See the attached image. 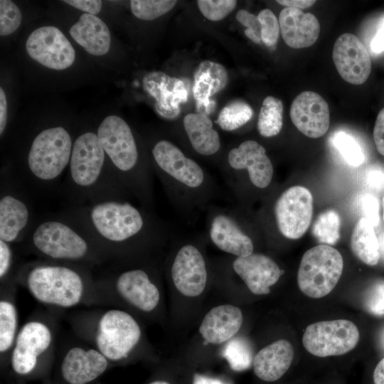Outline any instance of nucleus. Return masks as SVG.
Listing matches in <instances>:
<instances>
[{
    "instance_id": "f03ea898",
    "label": "nucleus",
    "mask_w": 384,
    "mask_h": 384,
    "mask_svg": "<svg viewBox=\"0 0 384 384\" xmlns=\"http://www.w3.org/2000/svg\"><path fill=\"white\" fill-rule=\"evenodd\" d=\"M110 261L124 260L150 233L145 213L119 197L90 201L70 214Z\"/></svg>"
},
{
    "instance_id": "412c9836",
    "label": "nucleus",
    "mask_w": 384,
    "mask_h": 384,
    "mask_svg": "<svg viewBox=\"0 0 384 384\" xmlns=\"http://www.w3.org/2000/svg\"><path fill=\"white\" fill-rule=\"evenodd\" d=\"M228 162L235 170H246L252 183L259 188H266L272 181V162L265 149L254 140H246L238 147L232 149L228 155Z\"/></svg>"
},
{
    "instance_id": "de8ad7c7",
    "label": "nucleus",
    "mask_w": 384,
    "mask_h": 384,
    "mask_svg": "<svg viewBox=\"0 0 384 384\" xmlns=\"http://www.w3.org/2000/svg\"><path fill=\"white\" fill-rule=\"evenodd\" d=\"M367 183L372 188L380 190L384 188V171L372 169L368 170L366 176Z\"/></svg>"
},
{
    "instance_id": "72a5a7b5",
    "label": "nucleus",
    "mask_w": 384,
    "mask_h": 384,
    "mask_svg": "<svg viewBox=\"0 0 384 384\" xmlns=\"http://www.w3.org/2000/svg\"><path fill=\"white\" fill-rule=\"evenodd\" d=\"M341 219L334 210L321 213L314 222L311 233L321 245H335L340 238Z\"/></svg>"
},
{
    "instance_id": "a19ab883",
    "label": "nucleus",
    "mask_w": 384,
    "mask_h": 384,
    "mask_svg": "<svg viewBox=\"0 0 384 384\" xmlns=\"http://www.w3.org/2000/svg\"><path fill=\"white\" fill-rule=\"evenodd\" d=\"M364 306L373 315H384V281H378L368 289L364 297Z\"/></svg>"
},
{
    "instance_id": "cd10ccee",
    "label": "nucleus",
    "mask_w": 384,
    "mask_h": 384,
    "mask_svg": "<svg viewBox=\"0 0 384 384\" xmlns=\"http://www.w3.org/2000/svg\"><path fill=\"white\" fill-rule=\"evenodd\" d=\"M294 353L293 346L288 341H276L256 353L252 362L254 373L266 382L278 380L289 368Z\"/></svg>"
},
{
    "instance_id": "6e6d98bb",
    "label": "nucleus",
    "mask_w": 384,
    "mask_h": 384,
    "mask_svg": "<svg viewBox=\"0 0 384 384\" xmlns=\"http://www.w3.org/2000/svg\"><path fill=\"white\" fill-rule=\"evenodd\" d=\"M381 343L383 344V346L384 347V330L382 333V335H381Z\"/></svg>"
},
{
    "instance_id": "bb28decb",
    "label": "nucleus",
    "mask_w": 384,
    "mask_h": 384,
    "mask_svg": "<svg viewBox=\"0 0 384 384\" xmlns=\"http://www.w3.org/2000/svg\"><path fill=\"white\" fill-rule=\"evenodd\" d=\"M209 236L218 249L236 257L253 253L254 245L251 238L227 214L218 213L213 216L210 224Z\"/></svg>"
},
{
    "instance_id": "8fccbe9b",
    "label": "nucleus",
    "mask_w": 384,
    "mask_h": 384,
    "mask_svg": "<svg viewBox=\"0 0 384 384\" xmlns=\"http://www.w3.org/2000/svg\"><path fill=\"white\" fill-rule=\"evenodd\" d=\"M371 50L375 53L384 51V22L379 27L370 43Z\"/></svg>"
},
{
    "instance_id": "9b49d317",
    "label": "nucleus",
    "mask_w": 384,
    "mask_h": 384,
    "mask_svg": "<svg viewBox=\"0 0 384 384\" xmlns=\"http://www.w3.org/2000/svg\"><path fill=\"white\" fill-rule=\"evenodd\" d=\"M343 268L341 254L330 245H319L304 254L299 267L300 290L311 298L329 294L341 278Z\"/></svg>"
},
{
    "instance_id": "4be33fe9",
    "label": "nucleus",
    "mask_w": 384,
    "mask_h": 384,
    "mask_svg": "<svg viewBox=\"0 0 384 384\" xmlns=\"http://www.w3.org/2000/svg\"><path fill=\"white\" fill-rule=\"evenodd\" d=\"M31 223V211L26 199L9 190L1 192L0 240L11 245L22 242Z\"/></svg>"
},
{
    "instance_id": "1a4fd4ad",
    "label": "nucleus",
    "mask_w": 384,
    "mask_h": 384,
    "mask_svg": "<svg viewBox=\"0 0 384 384\" xmlns=\"http://www.w3.org/2000/svg\"><path fill=\"white\" fill-rule=\"evenodd\" d=\"M70 134L62 127L47 128L33 140L27 156V176L37 185L57 181L69 165L73 149Z\"/></svg>"
},
{
    "instance_id": "5701e85b",
    "label": "nucleus",
    "mask_w": 384,
    "mask_h": 384,
    "mask_svg": "<svg viewBox=\"0 0 384 384\" xmlns=\"http://www.w3.org/2000/svg\"><path fill=\"white\" fill-rule=\"evenodd\" d=\"M278 21L283 40L292 48L310 47L319 38L320 24L312 14L286 7L280 11Z\"/></svg>"
},
{
    "instance_id": "f704fd0d",
    "label": "nucleus",
    "mask_w": 384,
    "mask_h": 384,
    "mask_svg": "<svg viewBox=\"0 0 384 384\" xmlns=\"http://www.w3.org/2000/svg\"><path fill=\"white\" fill-rule=\"evenodd\" d=\"M223 356L230 367L235 371L249 368L253 362L251 347L245 338H234L225 346Z\"/></svg>"
},
{
    "instance_id": "2f4dec72",
    "label": "nucleus",
    "mask_w": 384,
    "mask_h": 384,
    "mask_svg": "<svg viewBox=\"0 0 384 384\" xmlns=\"http://www.w3.org/2000/svg\"><path fill=\"white\" fill-rule=\"evenodd\" d=\"M283 125V104L274 97L267 96L262 102L258 116L257 130L264 137L278 134Z\"/></svg>"
},
{
    "instance_id": "79ce46f5",
    "label": "nucleus",
    "mask_w": 384,
    "mask_h": 384,
    "mask_svg": "<svg viewBox=\"0 0 384 384\" xmlns=\"http://www.w3.org/2000/svg\"><path fill=\"white\" fill-rule=\"evenodd\" d=\"M16 269L12 245L0 240V284L14 279Z\"/></svg>"
},
{
    "instance_id": "423d86ee",
    "label": "nucleus",
    "mask_w": 384,
    "mask_h": 384,
    "mask_svg": "<svg viewBox=\"0 0 384 384\" xmlns=\"http://www.w3.org/2000/svg\"><path fill=\"white\" fill-rule=\"evenodd\" d=\"M106 154L97 133L80 134L73 144L68 183L80 200L119 197L122 189L112 171L105 166Z\"/></svg>"
},
{
    "instance_id": "4d7b16f0",
    "label": "nucleus",
    "mask_w": 384,
    "mask_h": 384,
    "mask_svg": "<svg viewBox=\"0 0 384 384\" xmlns=\"http://www.w3.org/2000/svg\"><path fill=\"white\" fill-rule=\"evenodd\" d=\"M382 204H383V220H384V196L383 198Z\"/></svg>"
},
{
    "instance_id": "864d4df0",
    "label": "nucleus",
    "mask_w": 384,
    "mask_h": 384,
    "mask_svg": "<svg viewBox=\"0 0 384 384\" xmlns=\"http://www.w3.org/2000/svg\"><path fill=\"white\" fill-rule=\"evenodd\" d=\"M374 384H384V358L380 361L373 372Z\"/></svg>"
},
{
    "instance_id": "aec40b11",
    "label": "nucleus",
    "mask_w": 384,
    "mask_h": 384,
    "mask_svg": "<svg viewBox=\"0 0 384 384\" xmlns=\"http://www.w3.org/2000/svg\"><path fill=\"white\" fill-rule=\"evenodd\" d=\"M232 266L248 289L256 295L269 294L270 287L277 282L283 273L272 258L258 253L236 257Z\"/></svg>"
},
{
    "instance_id": "4468645a",
    "label": "nucleus",
    "mask_w": 384,
    "mask_h": 384,
    "mask_svg": "<svg viewBox=\"0 0 384 384\" xmlns=\"http://www.w3.org/2000/svg\"><path fill=\"white\" fill-rule=\"evenodd\" d=\"M26 48L33 60L53 70H65L73 65L75 51L65 35L56 27L43 26L28 36Z\"/></svg>"
},
{
    "instance_id": "37998d69",
    "label": "nucleus",
    "mask_w": 384,
    "mask_h": 384,
    "mask_svg": "<svg viewBox=\"0 0 384 384\" xmlns=\"http://www.w3.org/2000/svg\"><path fill=\"white\" fill-rule=\"evenodd\" d=\"M236 19L247 28L245 30V36L255 43H260L262 26L257 16L247 10L240 9L236 14Z\"/></svg>"
},
{
    "instance_id": "7ed1b4c3",
    "label": "nucleus",
    "mask_w": 384,
    "mask_h": 384,
    "mask_svg": "<svg viewBox=\"0 0 384 384\" xmlns=\"http://www.w3.org/2000/svg\"><path fill=\"white\" fill-rule=\"evenodd\" d=\"M64 319L76 337L96 348L111 364L124 363L142 353V326L126 309L90 307L69 311Z\"/></svg>"
},
{
    "instance_id": "6ab92c4d",
    "label": "nucleus",
    "mask_w": 384,
    "mask_h": 384,
    "mask_svg": "<svg viewBox=\"0 0 384 384\" xmlns=\"http://www.w3.org/2000/svg\"><path fill=\"white\" fill-rule=\"evenodd\" d=\"M143 87L155 101L159 116L174 119L180 114V105L187 101L188 90L183 80L161 71L148 73L143 78Z\"/></svg>"
},
{
    "instance_id": "6e6552de",
    "label": "nucleus",
    "mask_w": 384,
    "mask_h": 384,
    "mask_svg": "<svg viewBox=\"0 0 384 384\" xmlns=\"http://www.w3.org/2000/svg\"><path fill=\"white\" fill-rule=\"evenodd\" d=\"M97 134L120 187L143 194L146 181L137 172L139 151L127 123L118 116H107L100 124Z\"/></svg>"
},
{
    "instance_id": "b1692460",
    "label": "nucleus",
    "mask_w": 384,
    "mask_h": 384,
    "mask_svg": "<svg viewBox=\"0 0 384 384\" xmlns=\"http://www.w3.org/2000/svg\"><path fill=\"white\" fill-rule=\"evenodd\" d=\"M243 322L241 309L233 304L212 308L203 317L198 331L206 342L218 345L230 340Z\"/></svg>"
},
{
    "instance_id": "39448f33",
    "label": "nucleus",
    "mask_w": 384,
    "mask_h": 384,
    "mask_svg": "<svg viewBox=\"0 0 384 384\" xmlns=\"http://www.w3.org/2000/svg\"><path fill=\"white\" fill-rule=\"evenodd\" d=\"M60 312L53 309L38 310L20 327L9 364L16 375L31 376L53 364L59 340Z\"/></svg>"
},
{
    "instance_id": "ea45409f",
    "label": "nucleus",
    "mask_w": 384,
    "mask_h": 384,
    "mask_svg": "<svg viewBox=\"0 0 384 384\" xmlns=\"http://www.w3.org/2000/svg\"><path fill=\"white\" fill-rule=\"evenodd\" d=\"M257 16L262 26V41L268 47L274 46L278 41L280 31L279 21L269 9L262 10Z\"/></svg>"
},
{
    "instance_id": "c756f323",
    "label": "nucleus",
    "mask_w": 384,
    "mask_h": 384,
    "mask_svg": "<svg viewBox=\"0 0 384 384\" xmlns=\"http://www.w3.org/2000/svg\"><path fill=\"white\" fill-rule=\"evenodd\" d=\"M183 123L191 144L197 153L211 156L219 151L220 136L208 115L189 113L184 117Z\"/></svg>"
},
{
    "instance_id": "9d476101",
    "label": "nucleus",
    "mask_w": 384,
    "mask_h": 384,
    "mask_svg": "<svg viewBox=\"0 0 384 384\" xmlns=\"http://www.w3.org/2000/svg\"><path fill=\"white\" fill-rule=\"evenodd\" d=\"M54 362L63 384H90L112 365L96 348L73 334L59 338Z\"/></svg>"
},
{
    "instance_id": "f257e3e1",
    "label": "nucleus",
    "mask_w": 384,
    "mask_h": 384,
    "mask_svg": "<svg viewBox=\"0 0 384 384\" xmlns=\"http://www.w3.org/2000/svg\"><path fill=\"white\" fill-rule=\"evenodd\" d=\"M14 280L48 309L110 306L87 266L41 259L16 267Z\"/></svg>"
},
{
    "instance_id": "09e8293b",
    "label": "nucleus",
    "mask_w": 384,
    "mask_h": 384,
    "mask_svg": "<svg viewBox=\"0 0 384 384\" xmlns=\"http://www.w3.org/2000/svg\"><path fill=\"white\" fill-rule=\"evenodd\" d=\"M7 102L5 92L2 87L0 88V134L4 132L7 122Z\"/></svg>"
},
{
    "instance_id": "f8f14e48",
    "label": "nucleus",
    "mask_w": 384,
    "mask_h": 384,
    "mask_svg": "<svg viewBox=\"0 0 384 384\" xmlns=\"http://www.w3.org/2000/svg\"><path fill=\"white\" fill-rule=\"evenodd\" d=\"M359 336L357 326L348 320L323 321L306 328L302 343L308 352L318 357L340 356L354 348Z\"/></svg>"
},
{
    "instance_id": "49530a36",
    "label": "nucleus",
    "mask_w": 384,
    "mask_h": 384,
    "mask_svg": "<svg viewBox=\"0 0 384 384\" xmlns=\"http://www.w3.org/2000/svg\"><path fill=\"white\" fill-rule=\"evenodd\" d=\"M63 1L87 14L93 15L98 14L102 7V1L99 0H65Z\"/></svg>"
},
{
    "instance_id": "e433bc0d",
    "label": "nucleus",
    "mask_w": 384,
    "mask_h": 384,
    "mask_svg": "<svg viewBox=\"0 0 384 384\" xmlns=\"http://www.w3.org/2000/svg\"><path fill=\"white\" fill-rule=\"evenodd\" d=\"M177 1L174 0H132L131 9L134 16L142 20H154L171 11Z\"/></svg>"
},
{
    "instance_id": "393cba45",
    "label": "nucleus",
    "mask_w": 384,
    "mask_h": 384,
    "mask_svg": "<svg viewBox=\"0 0 384 384\" xmlns=\"http://www.w3.org/2000/svg\"><path fill=\"white\" fill-rule=\"evenodd\" d=\"M228 82V72L223 65L210 60L199 64L194 73L193 86L197 113L208 116L213 112L215 102L210 97L224 89Z\"/></svg>"
},
{
    "instance_id": "dca6fc26",
    "label": "nucleus",
    "mask_w": 384,
    "mask_h": 384,
    "mask_svg": "<svg viewBox=\"0 0 384 384\" xmlns=\"http://www.w3.org/2000/svg\"><path fill=\"white\" fill-rule=\"evenodd\" d=\"M171 277L176 289L185 297H196L203 292L208 270L198 247L186 244L178 249L171 267Z\"/></svg>"
},
{
    "instance_id": "ddd939ff",
    "label": "nucleus",
    "mask_w": 384,
    "mask_h": 384,
    "mask_svg": "<svg viewBox=\"0 0 384 384\" xmlns=\"http://www.w3.org/2000/svg\"><path fill=\"white\" fill-rule=\"evenodd\" d=\"M274 213L277 227L287 238L298 239L309 228L313 214V197L305 187L292 186L277 199Z\"/></svg>"
},
{
    "instance_id": "603ef678",
    "label": "nucleus",
    "mask_w": 384,
    "mask_h": 384,
    "mask_svg": "<svg viewBox=\"0 0 384 384\" xmlns=\"http://www.w3.org/2000/svg\"><path fill=\"white\" fill-rule=\"evenodd\" d=\"M192 384H228L224 380L208 376L203 374L195 373L193 376Z\"/></svg>"
},
{
    "instance_id": "2eb2a0df",
    "label": "nucleus",
    "mask_w": 384,
    "mask_h": 384,
    "mask_svg": "<svg viewBox=\"0 0 384 384\" xmlns=\"http://www.w3.org/2000/svg\"><path fill=\"white\" fill-rule=\"evenodd\" d=\"M151 154L157 167L164 176L188 189H198L205 182L203 169L168 140L156 143Z\"/></svg>"
},
{
    "instance_id": "4c0bfd02",
    "label": "nucleus",
    "mask_w": 384,
    "mask_h": 384,
    "mask_svg": "<svg viewBox=\"0 0 384 384\" xmlns=\"http://www.w3.org/2000/svg\"><path fill=\"white\" fill-rule=\"evenodd\" d=\"M18 7L10 0L0 1V35L9 36L16 31L21 23Z\"/></svg>"
},
{
    "instance_id": "c85d7f7f",
    "label": "nucleus",
    "mask_w": 384,
    "mask_h": 384,
    "mask_svg": "<svg viewBox=\"0 0 384 384\" xmlns=\"http://www.w3.org/2000/svg\"><path fill=\"white\" fill-rule=\"evenodd\" d=\"M72 38L87 53L103 55L110 48L111 36L107 25L95 15L83 14L70 29Z\"/></svg>"
},
{
    "instance_id": "7c9ffc66",
    "label": "nucleus",
    "mask_w": 384,
    "mask_h": 384,
    "mask_svg": "<svg viewBox=\"0 0 384 384\" xmlns=\"http://www.w3.org/2000/svg\"><path fill=\"white\" fill-rule=\"evenodd\" d=\"M353 254L368 265H375L380 257V243L374 226L364 217L357 222L351 238Z\"/></svg>"
},
{
    "instance_id": "c9c22d12",
    "label": "nucleus",
    "mask_w": 384,
    "mask_h": 384,
    "mask_svg": "<svg viewBox=\"0 0 384 384\" xmlns=\"http://www.w3.org/2000/svg\"><path fill=\"white\" fill-rule=\"evenodd\" d=\"M331 142L344 161L352 166H359L365 161L364 151L358 141L343 131L334 133Z\"/></svg>"
},
{
    "instance_id": "3c124183",
    "label": "nucleus",
    "mask_w": 384,
    "mask_h": 384,
    "mask_svg": "<svg viewBox=\"0 0 384 384\" xmlns=\"http://www.w3.org/2000/svg\"><path fill=\"white\" fill-rule=\"evenodd\" d=\"M277 2L282 6L293 9H306L313 6L316 1L312 0H277Z\"/></svg>"
},
{
    "instance_id": "473e14b6",
    "label": "nucleus",
    "mask_w": 384,
    "mask_h": 384,
    "mask_svg": "<svg viewBox=\"0 0 384 384\" xmlns=\"http://www.w3.org/2000/svg\"><path fill=\"white\" fill-rule=\"evenodd\" d=\"M253 110L245 101L235 100L225 105L220 112L215 123L223 130L231 132L247 123Z\"/></svg>"
},
{
    "instance_id": "58836bf2",
    "label": "nucleus",
    "mask_w": 384,
    "mask_h": 384,
    "mask_svg": "<svg viewBox=\"0 0 384 384\" xmlns=\"http://www.w3.org/2000/svg\"><path fill=\"white\" fill-rule=\"evenodd\" d=\"M235 0H198V7L201 14L208 19L220 21L227 16L235 8Z\"/></svg>"
},
{
    "instance_id": "5fc2aeb1",
    "label": "nucleus",
    "mask_w": 384,
    "mask_h": 384,
    "mask_svg": "<svg viewBox=\"0 0 384 384\" xmlns=\"http://www.w3.org/2000/svg\"><path fill=\"white\" fill-rule=\"evenodd\" d=\"M147 384H172V383L168 380L159 378V379L153 380L150 381L149 383H148Z\"/></svg>"
},
{
    "instance_id": "0eeeda50",
    "label": "nucleus",
    "mask_w": 384,
    "mask_h": 384,
    "mask_svg": "<svg viewBox=\"0 0 384 384\" xmlns=\"http://www.w3.org/2000/svg\"><path fill=\"white\" fill-rule=\"evenodd\" d=\"M95 278L110 306L145 315L159 309L161 291L151 272L142 266L111 267Z\"/></svg>"
},
{
    "instance_id": "f3484780",
    "label": "nucleus",
    "mask_w": 384,
    "mask_h": 384,
    "mask_svg": "<svg viewBox=\"0 0 384 384\" xmlns=\"http://www.w3.org/2000/svg\"><path fill=\"white\" fill-rule=\"evenodd\" d=\"M333 61L340 76L352 85L365 82L371 72L368 51L354 34L345 33L335 41Z\"/></svg>"
},
{
    "instance_id": "20e7f679",
    "label": "nucleus",
    "mask_w": 384,
    "mask_h": 384,
    "mask_svg": "<svg viewBox=\"0 0 384 384\" xmlns=\"http://www.w3.org/2000/svg\"><path fill=\"white\" fill-rule=\"evenodd\" d=\"M23 241L26 242L28 252L43 260L91 269L111 262L83 228L68 215L38 223Z\"/></svg>"
},
{
    "instance_id": "c03bdc74",
    "label": "nucleus",
    "mask_w": 384,
    "mask_h": 384,
    "mask_svg": "<svg viewBox=\"0 0 384 384\" xmlns=\"http://www.w3.org/2000/svg\"><path fill=\"white\" fill-rule=\"evenodd\" d=\"M361 206L366 218L374 227L378 226L380 221L379 203L372 194H364L361 198Z\"/></svg>"
},
{
    "instance_id": "a18cd8bd",
    "label": "nucleus",
    "mask_w": 384,
    "mask_h": 384,
    "mask_svg": "<svg viewBox=\"0 0 384 384\" xmlns=\"http://www.w3.org/2000/svg\"><path fill=\"white\" fill-rule=\"evenodd\" d=\"M373 139L378 151L384 156V107L377 116L373 128Z\"/></svg>"
},
{
    "instance_id": "a211bd4d",
    "label": "nucleus",
    "mask_w": 384,
    "mask_h": 384,
    "mask_svg": "<svg viewBox=\"0 0 384 384\" xmlns=\"http://www.w3.org/2000/svg\"><path fill=\"white\" fill-rule=\"evenodd\" d=\"M289 114L294 125L308 137L319 138L329 129V105L316 92L304 91L299 94L292 102Z\"/></svg>"
},
{
    "instance_id": "a878e982",
    "label": "nucleus",
    "mask_w": 384,
    "mask_h": 384,
    "mask_svg": "<svg viewBox=\"0 0 384 384\" xmlns=\"http://www.w3.org/2000/svg\"><path fill=\"white\" fill-rule=\"evenodd\" d=\"M18 284L14 279L0 284V359L9 366L11 353L19 331L16 305Z\"/></svg>"
}]
</instances>
